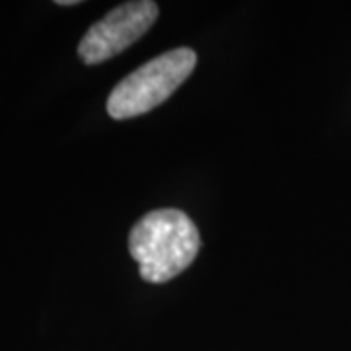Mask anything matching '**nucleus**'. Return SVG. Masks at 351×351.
<instances>
[{
  "label": "nucleus",
  "instance_id": "1",
  "mask_svg": "<svg viewBox=\"0 0 351 351\" xmlns=\"http://www.w3.org/2000/svg\"><path fill=\"white\" fill-rule=\"evenodd\" d=\"M195 223L180 209L147 213L129 234L131 258L147 283H166L186 271L199 252Z\"/></svg>",
  "mask_w": 351,
  "mask_h": 351
},
{
  "label": "nucleus",
  "instance_id": "2",
  "mask_svg": "<svg viewBox=\"0 0 351 351\" xmlns=\"http://www.w3.org/2000/svg\"><path fill=\"white\" fill-rule=\"evenodd\" d=\"M195 64L197 55L189 47H178L154 57L113 88L106 106L108 113L117 121L149 113L188 80Z\"/></svg>",
  "mask_w": 351,
  "mask_h": 351
},
{
  "label": "nucleus",
  "instance_id": "3",
  "mask_svg": "<svg viewBox=\"0 0 351 351\" xmlns=\"http://www.w3.org/2000/svg\"><path fill=\"white\" fill-rule=\"evenodd\" d=\"M158 12V4L152 0H135L115 6L100 22L90 25L78 43V57L82 63L100 64L123 53L151 29Z\"/></svg>",
  "mask_w": 351,
  "mask_h": 351
},
{
  "label": "nucleus",
  "instance_id": "4",
  "mask_svg": "<svg viewBox=\"0 0 351 351\" xmlns=\"http://www.w3.org/2000/svg\"><path fill=\"white\" fill-rule=\"evenodd\" d=\"M57 4L59 6H75V4H78V0H59Z\"/></svg>",
  "mask_w": 351,
  "mask_h": 351
}]
</instances>
